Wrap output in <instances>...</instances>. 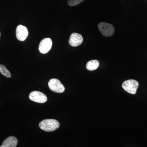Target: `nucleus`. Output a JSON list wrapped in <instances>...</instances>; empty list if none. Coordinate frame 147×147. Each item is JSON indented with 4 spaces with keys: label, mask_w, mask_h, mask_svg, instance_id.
<instances>
[{
    "label": "nucleus",
    "mask_w": 147,
    "mask_h": 147,
    "mask_svg": "<svg viewBox=\"0 0 147 147\" xmlns=\"http://www.w3.org/2000/svg\"><path fill=\"white\" fill-rule=\"evenodd\" d=\"M60 126L57 121L53 119H46L40 123L39 127L42 130L47 132L55 131Z\"/></svg>",
    "instance_id": "1"
},
{
    "label": "nucleus",
    "mask_w": 147,
    "mask_h": 147,
    "mask_svg": "<svg viewBox=\"0 0 147 147\" xmlns=\"http://www.w3.org/2000/svg\"><path fill=\"white\" fill-rule=\"evenodd\" d=\"M139 86V83L137 81L130 79L125 81L123 83L122 87L125 91L129 93L134 94L137 92Z\"/></svg>",
    "instance_id": "2"
},
{
    "label": "nucleus",
    "mask_w": 147,
    "mask_h": 147,
    "mask_svg": "<svg viewBox=\"0 0 147 147\" xmlns=\"http://www.w3.org/2000/svg\"><path fill=\"white\" fill-rule=\"evenodd\" d=\"M98 28L101 33L105 36H112L115 32V28L113 25L105 22L99 23Z\"/></svg>",
    "instance_id": "3"
},
{
    "label": "nucleus",
    "mask_w": 147,
    "mask_h": 147,
    "mask_svg": "<svg viewBox=\"0 0 147 147\" xmlns=\"http://www.w3.org/2000/svg\"><path fill=\"white\" fill-rule=\"evenodd\" d=\"M48 86L52 91L58 93L63 92L65 90L60 81L57 79H50L48 82Z\"/></svg>",
    "instance_id": "4"
},
{
    "label": "nucleus",
    "mask_w": 147,
    "mask_h": 147,
    "mask_svg": "<svg viewBox=\"0 0 147 147\" xmlns=\"http://www.w3.org/2000/svg\"><path fill=\"white\" fill-rule=\"evenodd\" d=\"M29 98L32 101L38 103H45L47 101V96L41 92L34 91L32 92L29 95Z\"/></svg>",
    "instance_id": "5"
},
{
    "label": "nucleus",
    "mask_w": 147,
    "mask_h": 147,
    "mask_svg": "<svg viewBox=\"0 0 147 147\" xmlns=\"http://www.w3.org/2000/svg\"><path fill=\"white\" fill-rule=\"evenodd\" d=\"M53 46V41L52 39L49 38H46L41 40L39 46L38 50L40 53L46 54L51 50Z\"/></svg>",
    "instance_id": "6"
},
{
    "label": "nucleus",
    "mask_w": 147,
    "mask_h": 147,
    "mask_svg": "<svg viewBox=\"0 0 147 147\" xmlns=\"http://www.w3.org/2000/svg\"><path fill=\"white\" fill-rule=\"evenodd\" d=\"M28 31L26 27L20 25L16 28V38L18 40L24 41L26 40L28 35Z\"/></svg>",
    "instance_id": "7"
},
{
    "label": "nucleus",
    "mask_w": 147,
    "mask_h": 147,
    "mask_svg": "<svg viewBox=\"0 0 147 147\" xmlns=\"http://www.w3.org/2000/svg\"><path fill=\"white\" fill-rule=\"evenodd\" d=\"M83 38L82 35L77 33L71 34L69 40V43L72 47H77L82 44Z\"/></svg>",
    "instance_id": "8"
},
{
    "label": "nucleus",
    "mask_w": 147,
    "mask_h": 147,
    "mask_svg": "<svg viewBox=\"0 0 147 147\" xmlns=\"http://www.w3.org/2000/svg\"><path fill=\"white\" fill-rule=\"evenodd\" d=\"M18 144V140L16 137L10 136L6 139L3 142L0 147H16Z\"/></svg>",
    "instance_id": "9"
},
{
    "label": "nucleus",
    "mask_w": 147,
    "mask_h": 147,
    "mask_svg": "<svg viewBox=\"0 0 147 147\" xmlns=\"http://www.w3.org/2000/svg\"><path fill=\"white\" fill-rule=\"evenodd\" d=\"M99 65V61L96 60H93L88 62L86 65V67L88 70L89 71H93L97 69Z\"/></svg>",
    "instance_id": "10"
},
{
    "label": "nucleus",
    "mask_w": 147,
    "mask_h": 147,
    "mask_svg": "<svg viewBox=\"0 0 147 147\" xmlns=\"http://www.w3.org/2000/svg\"><path fill=\"white\" fill-rule=\"evenodd\" d=\"M0 72L2 75L7 78H11V77L10 72L3 65L0 64Z\"/></svg>",
    "instance_id": "11"
},
{
    "label": "nucleus",
    "mask_w": 147,
    "mask_h": 147,
    "mask_svg": "<svg viewBox=\"0 0 147 147\" xmlns=\"http://www.w3.org/2000/svg\"><path fill=\"white\" fill-rule=\"evenodd\" d=\"M84 0H68V4L70 6H74L84 1Z\"/></svg>",
    "instance_id": "12"
},
{
    "label": "nucleus",
    "mask_w": 147,
    "mask_h": 147,
    "mask_svg": "<svg viewBox=\"0 0 147 147\" xmlns=\"http://www.w3.org/2000/svg\"><path fill=\"white\" fill-rule=\"evenodd\" d=\"M0 36H1V33H0Z\"/></svg>",
    "instance_id": "13"
}]
</instances>
